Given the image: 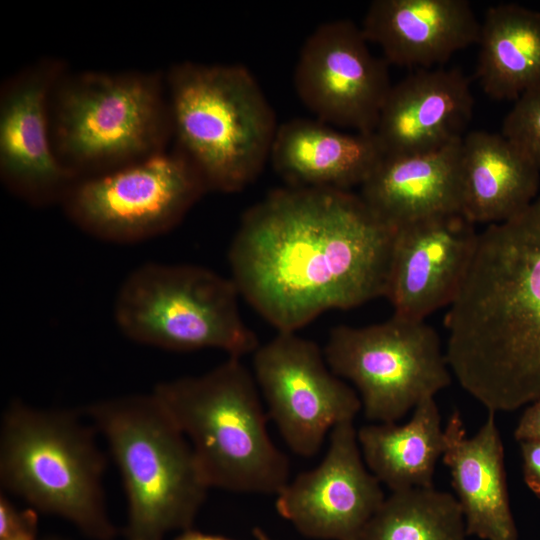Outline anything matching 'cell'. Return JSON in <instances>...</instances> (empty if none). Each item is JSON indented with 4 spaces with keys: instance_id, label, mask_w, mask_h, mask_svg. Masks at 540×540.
I'll list each match as a JSON object with an SVG mask.
<instances>
[{
    "instance_id": "obj_16",
    "label": "cell",
    "mask_w": 540,
    "mask_h": 540,
    "mask_svg": "<svg viewBox=\"0 0 540 540\" xmlns=\"http://www.w3.org/2000/svg\"><path fill=\"white\" fill-rule=\"evenodd\" d=\"M473 108L470 82L460 69H417L392 84L374 134L385 155L434 152L463 139Z\"/></svg>"
},
{
    "instance_id": "obj_15",
    "label": "cell",
    "mask_w": 540,
    "mask_h": 540,
    "mask_svg": "<svg viewBox=\"0 0 540 540\" xmlns=\"http://www.w3.org/2000/svg\"><path fill=\"white\" fill-rule=\"evenodd\" d=\"M478 232L453 212L396 229L385 297L394 315L424 320L456 299L470 268Z\"/></svg>"
},
{
    "instance_id": "obj_21",
    "label": "cell",
    "mask_w": 540,
    "mask_h": 540,
    "mask_svg": "<svg viewBox=\"0 0 540 540\" xmlns=\"http://www.w3.org/2000/svg\"><path fill=\"white\" fill-rule=\"evenodd\" d=\"M460 212L473 224H498L535 199L540 171L502 133L467 132L460 146Z\"/></svg>"
},
{
    "instance_id": "obj_31",
    "label": "cell",
    "mask_w": 540,
    "mask_h": 540,
    "mask_svg": "<svg viewBox=\"0 0 540 540\" xmlns=\"http://www.w3.org/2000/svg\"><path fill=\"white\" fill-rule=\"evenodd\" d=\"M252 534L255 540H274L260 527L253 528Z\"/></svg>"
},
{
    "instance_id": "obj_9",
    "label": "cell",
    "mask_w": 540,
    "mask_h": 540,
    "mask_svg": "<svg viewBox=\"0 0 540 540\" xmlns=\"http://www.w3.org/2000/svg\"><path fill=\"white\" fill-rule=\"evenodd\" d=\"M323 353L331 371L353 383L365 417L376 423H396L452 381L440 337L424 320L393 314L369 326L339 325Z\"/></svg>"
},
{
    "instance_id": "obj_19",
    "label": "cell",
    "mask_w": 540,
    "mask_h": 540,
    "mask_svg": "<svg viewBox=\"0 0 540 540\" xmlns=\"http://www.w3.org/2000/svg\"><path fill=\"white\" fill-rule=\"evenodd\" d=\"M384 156L374 133H345L318 119L294 118L278 126L269 160L287 187L350 191Z\"/></svg>"
},
{
    "instance_id": "obj_32",
    "label": "cell",
    "mask_w": 540,
    "mask_h": 540,
    "mask_svg": "<svg viewBox=\"0 0 540 540\" xmlns=\"http://www.w3.org/2000/svg\"><path fill=\"white\" fill-rule=\"evenodd\" d=\"M39 540H69V539L61 537V536L50 535V536H46L44 538H41Z\"/></svg>"
},
{
    "instance_id": "obj_6",
    "label": "cell",
    "mask_w": 540,
    "mask_h": 540,
    "mask_svg": "<svg viewBox=\"0 0 540 540\" xmlns=\"http://www.w3.org/2000/svg\"><path fill=\"white\" fill-rule=\"evenodd\" d=\"M104 437L127 501L125 540H164L193 528L208 490L192 447L151 392L81 409Z\"/></svg>"
},
{
    "instance_id": "obj_17",
    "label": "cell",
    "mask_w": 540,
    "mask_h": 540,
    "mask_svg": "<svg viewBox=\"0 0 540 540\" xmlns=\"http://www.w3.org/2000/svg\"><path fill=\"white\" fill-rule=\"evenodd\" d=\"M480 23L467 0H374L361 29L389 65L417 70L477 44Z\"/></svg>"
},
{
    "instance_id": "obj_11",
    "label": "cell",
    "mask_w": 540,
    "mask_h": 540,
    "mask_svg": "<svg viewBox=\"0 0 540 540\" xmlns=\"http://www.w3.org/2000/svg\"><path fill=\"white\" fill-rule=\"evenodd\" d=\"M253 376L268 415L295 454L312 457L327 433L362 408L356 391L329 368L319 346L278 332L253 352Z\"/></svg>"
},
{
    "instance_id": "obj_4",
    "label": "cell",
    "mask_w": 540,
    "mask_h": 540,
    "mask_svg": "<svg viewBox=\"0 0 540 540\" xmlns=\"http://www.w3.org/2000/svg\"><path fill=\"white\" fill-rule=\"evenodd\" d=\"M176 150L207 191L236 193L269 161L275 112L253 74L240 64L184 61L166 77Z\"/></svg>"
},
{
    "instance_id": "obj_8",
    "label": "cell",
    "mask_w": 540,
    "mask_h": 540,
    "mask_svg": "<svg viewBox=\"0 0 540 540\" xmlns=\"http://www.w3.org/2000/svg\"><path fill=\"white\" fill-rule=\"evenodd\" d=\"M232 279L196 265L147 263L120 287L114 317L125 336L173 351L214 348L241 358L259 346Z\"/></svg>"
},
{
    "instance_id": "obj_23",
    "label": "cell",
    "mask_w": 540,
    "mask_h": 540,
    "mask_svg": "<svg viewBox=\"0 0 540 540\" xmlns=\"http://www.w3.org/2000/svg\"><path fill=\"white\" fill-rule=\"evenodd\" d=\"M369 471L391 492L433 487L444 450V429L434 397L421 401L403 424L375 423L357 430Z\"/></svg>"
},
{
    "instance_id": "obj_25",
    "label": "cell",
    "mask_w": 540,
    "mask_h": 540,
    "mask_svg": "<svg viewBox=\"0 0 540 540\" xmlns=\"http://www.w3.org/2000/svg\"><path fill=\"white\" fill-rule=\"evenodd\" d=\"M501 133L540 171V89L528 92L514 102L503 120Z\"/></svg>"
},
{
    "instance_id": "obj_1",
    "label": "cell",
    "mask_w": 540,
    "mask_h": 540,
    "mask_svg": "<svg viewBox=\"0 0 540 540\" xmlns=\"http://www.w3.org/2000/svg\"><path fill=\"white\" fill-rule=\"evenodd\" d=\"M395 233L351 191L277 189L242 215L231 279L278 332H296L385 297Z\"/></svg>"
},
{
    "instance_id": "obj_20",
    "label": "cell",
    "mask_w": 540,
    "mask_h": 540,
    "mask_svg": "<svg viewBox=\"0 0 540 540\" xmlns=\"http://www.w3.org/2000/svg\"><path fill=\"white\" fill-rule=\"evenodd\" d=\"M461 141L429 153L385 155L360 186V197L395 229L460 212Z\"/></svg>"
},
{
    "instance_id": "obj_10",
    "label": "cell",
    "mask_w": 540,
    "mask_h": 540,
    "mask_svg": "<svg viewBox=\"0 0 540 540\" xmlns=\"http://www.w3.org/2000/svg\"><path fill=\"white\" fill-rule=\"evenodd\" d=\"M207 191L176 149L77 179L61 203L82 230L106 241H142L172 229Z\"/></svg>"
},
{
    "instance_id": "obj_14",
    "label": "cell",
    "mask_w": 540,
    "mask_h": 540,
    "mask_svg": "<svg viewBox=\"0 0 540 540\" xmlns=\"http://www.w3.org/2000/svg\"><path fill=\"white\" fill-rule=\"evenodd\" d=\"M64 72L41 60L8 78L0 93V175L6 187L33 205L61 202L77 180L57 159L51 142L49 102Z\"/></svg>"
},
{
    "instance_id": "obj_24",
    "label": "cell",
    "mask_w": 540,
    "mask_h": 540,
    "mask_svg": "<svg viewBox=\"0 0 540 540\" xmlns=\"http://www.w3.org/2000/svg\"><path fill=\"white\" fill-rule=\"evenodd\" d=\"M456 497L431 488L392 492L358 540H467Z\"/></svg>"
},
{
    "instance_id": "obj_22",
    "label": "cell",
    "mask_w": 540,
    "mask_h": 540,
    "mask_svg": "<svg viewBox=\"0 0 540 540\" xmlns=\"http://www.w3.org/2000/svg\"><path fill=\"white\" fill-rule=\"evenodd\" d=\"M477 45L476 77L490 98L515 102L540 89V12L515 3L489 7Z\"/></svg>"
},
{
    "instance_id": "obj_5",
    "label": "cell",
    "mask_w": 540,
    "mask_h": 540,
    "mask_svg": "<svg viewBox=\"0 0 540 540\" xmlns=\"http://www.w3.org/2000/svg\"><path fill=\"white\" fill-rule=\"evenodd\" d=\"M82 417L81 409L11 401L0 426L1 491L70 522L91 540H113L117 529L103 487L106 456L97 430Z\"/></svg>"
},
{
    "instance_id": "obj_13",
    "label": "cell",
    "mask_w": 540,
    "mask_h": 540,
    "mask_svg": "<svg viewBox=\"0 0 540 540\" xmlns=\"http://www.w3.org/2000/svg\"><path fill=\"white\" fill-rule=\"evenodd\" d=\"M385 498L363 460L353 421H345L330 431L320 464L289 481L275 507L307 538L358 540Z\"/></svg>"
},
{
    "instance_id": "obj_30",
    "label": "cell",
    "mask_w": 540,
    "mask_h": 540,
    "mask_svg": "<svg viewBox=\"0 0 540 540\" xmlns=\"http://www.w3.org/2000/svg\"><path fill=\"white\" fill-rule=\"evenodd\" d=\"M173 540H232L220 535L208 534L194 528L180 532Z\"/></svg>"
},
{
    "instance_id": "obj_27",
    "label": "cell",
    "mask_w": 540,
    "mask_h": 540,
    "mask_svg": "<svg viewBox=\"0 0 540 540\" xmlns=\"http://www.w3.org/2000/svg\"><path fill=\"white\" fill-rule=\"evenodd\" d=\"M30 507L19 510L9 500L7 494L0 493V540L17 530L27 519Z\"/></svg>"
},
{
    "instance_id": "obj_7",
    "label": "cell",
    "mask_w": 540,
    "mask_h": 540,
    "mask_svg": "<svg viewBox=\"0 0 540 540\" xmlns=\"http://www.w3.org/2000/svg\"><path fill=\"white\" fill-rule=\"evenodd\" d=\"M49 119L54 153L76 179L162 153L173 137L159 73L63 72L51 92Z\"/></svg>"
},
{
    "instance_id": "obj_18",
    "label": "cell",
    "mask_w": 540,
    "mask_h": 540,
    "mask_svg": "<svg viewBox=\"0 0 540 540\" xmlns=\"http://www.w3.org/2000/svg\"><path fill=\"white\" fill-rule=\"evenodd\" d=\"M442 461L449 469L467 535L481 540H518L495 413L488 412L478 432L468 437L460 412L454 410L444 428Z\"/></svg>"
},
{
    "instance_id": "obj_28",
    "label": "cell",
    "mask_w": 540,
    "mask_h": 540,
    "mask_svg": "<svg viewBox=\"0 0 540 540\" xmlns=\"http://www.w3.org/2000/svg\"><path fill=\"white\" fill-rule=\"evenodd\" d=\"M514 437L518 442L540 441V399L525 409L515 428Z\"/></svg>"
},
{
    "instance_id": "obj_2",
    "label": "cell",
    "mask_w": 540,
    "mask_h": 540,
    "mask_svg": "<svg viewBox=\"0 0 540 540\" xmlns=\"http://www.w3.org/2000/svg\"><path fill=\"white\" fill-rule=\"evenodd\" d=\"M444 325L451 373L488 412L540 399V198L478 233Z\"/></svg>"
},
{
    "instance_id": "obj_12",
    "label": "cell",
    "mask_w": 540,
    "mask_h": 540,
    "mask_svg": "<svg viewBox=\"0 0 540 540\" xmlns=\"http://www.w3.org/2000/svg\"><path fill=\"white\" fill-rule=\"evenodd\" d=\"M361 27L324 22L303 43L293 81L300 101L331 126L374 133L392 87L385 59L374 56Z\"/></svg>"
},
{
    "instance_id": "obj_3",
    "label": "cell",
    "mask_w": 540,
    "mask_h": 540,
    "mask_svg": "<svg viewBox=\"0 0 540 540\" xmlns=\"http://www.w3.org/2000/svg\"><path fill=\"white\" fill-rule=\"evenodd\" d=\"M229 357L212 370L158 383L152 393L189 441L209 488L275 494L289 482L253 373Z\"/></svg>"
},
{
    "instance_id": "obj_26",
    "label": "cell",
    "mask_w": 540,
    "mask_h": 540,
    "mask_svg": "<svg viewBox=\"0 0 540 540\" xmlns=\"http://www.w3.org/2000/svg\"><path fill=\"white\" fill-rule=\"evenodd\" d=\"M522 468L527 487L540 498V441H521Z\"/></svg>"
},
{
    "instance_id": "obj_29",
    "label": "cell",
    "mask_w": 540,
    "mask_h": 540,
    "mask_svg": "<svg viewBox=\"0 0 540 540\" xmlns=\"http://www.w3.org/2000/svg\"><path fill=\"white\" fill-rule=\"evenodd\" d=\"M39 512L30 507V511L25 522L12 534L2 540H39L38 539V518Z\"/></svg>"
}]
</instances>
